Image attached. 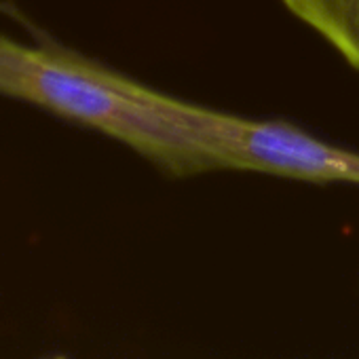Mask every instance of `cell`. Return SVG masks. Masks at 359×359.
Masks as SVG:
<instances>
[{
    "instance_id": "cell-1",
    "label": "cell",
    "mask_w": 359,
    "mask_h": 359,
    "mask_svg": "<svg viewBox=\"0 0 359 359\" xmlns=\"http://www.w3.org/2000/svg\"><path fill=\"white\" fill-rule=\"evenodd\" d=\"M0 95L95 129L163 169L189 177L218 163L182 112V100L53 43L0 34Z\"/></svg>"
},
{
    "instance_id": "cell-2",
    "label": "cell",
    "mask_w": 359,
    "mask_h": 359,
    "mask_svg": "<svg viewBox=\"0 0 359 359\" xmlns=\"http://www.w3.org/2000/svg\"><path fill=\"white\" fill-rule=\"evenodd\" d=\"M182 110L220 169L359 184V152L319 140L296 125L245 118L187 100Z\"/></svg>"
},
{
    "instance_id": "cell-3",
    "label": "cell",
    "mask_w": 359,
    "mask_h": 359,
    "mask_svg": "<svg viewBox=\"0 0 359 359\" xmlns=\"http://www.w3.org/2000/svg\"><path fill=\"white\" fill-rule=\"evenodd\" d=\"M359 70V0H281Z\"/></svg>"
}]
</instances>
